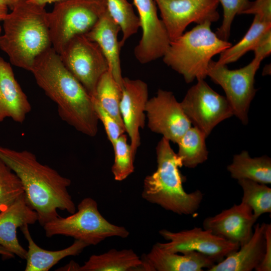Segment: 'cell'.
I'll return each mask as SVG.
<instances>
[{
	"mask_svg": "<svg viewBox=\"0 0 271 271\" xmlns=\"http://www.w3.org/2000/svg\"><path fill=\"white\" fill-rule=\"evenodd\" d=\"M93 100L98 120L102 123L108 139L113 146L117 139L124 133L125 128L93 99Z\"/></svg>",
	"mask_w": 271,
	"mask_h": 271,
	"instance_id": "cell-33",
	"label": "cell"
},
{
	"mask_svg": "<svg viewBox=\"0 0 271 271\" xmlns=\"http://www.w3.org/2000/svg\"><path fill=\"white\" fill-rule=\"evenodd\" d=\"M241 14L253 15L264 21L271 22V0L249 1Z\"/></svg>",
	"mask_w": 271,
	"mask_h": 271,
	"instance_id": "cell-34",
	"label": "cell"
},
{
	"mask_svg": "<svg viewBox=\"0 0 271 271\" xmlns=\"http://www.w3.org/2000/svg\"><path fill=\"white\" fill-rule=\"evenodd\" d=\"M142 29V36L135 47L134 54L142 64L148 63L162 57L170 43L168 33L158 17L154 0H133Z\"/></svg>",
	"mask_w": 271,
	"mask_h": 271,
	"instance_id": "cell-14",
	"label": "cell"
},
{
	"mask_svg": "<svg viewBox=\"0 0 271 271\" xmlns=\"http://www.w3.org/2000/svg\"><path fill=\"white\" fill-rule=\"evenodd\" d=\"M254 57L263 60L271 53V29H268L261 36L252 50Z\"/></svg>",
	"mask_w": 271,
	"mask_h": 271,
	"instance_id": "cell-35",
	"label": "cell"
},
{
	"mask_svg": "<svg viewBox=\"0 0 271 271\" xmlns=\"http://www.w3.org/2000/svg\"><path fill=\"white\" fill-rule=\"evenodd\" d=\"M231 178L247 179L258 183H271V159L267 156L251 158L246 151L234 155L227 167Z\"/></svg>",
	"mask_w": 271,
	"mask_h": 271,
	"instance_id": "cell-24",
	"label": "cell"
},
{
	"mask_svg": "<svg viewBox=\"0 0 271 271\" xmlns=\"http://www.w3.org/2000/svg\"><path fill=\"white\" fill-rule=\"evenodd\" d=\"M79 271H145L143 261L131 249H111L90 256Z\"/></svg>",
	"mask_w": 271,
	"mask_h": 271,
	"instance_id": "cell-23",
	"label": "cell"
},
{
	"mask_svg": "<svg viewBox=\"0 0 271 271\" xmlns=\"http://www.w3.org/2000/svg\"><path fill=\"white\" fill-rule=\"evenodd\" d=\"M159 234L168 242L157 243L166 251L178 253L195 251L217 262L240 247L237 243L216 235L209 230L198 227L179 232L163 229L159 231Z\"/></svg>",
	"mask_w": 271,
	"mask_h": 271,
	"instance_id": "cell-11",
	"label": "cell"
},
{
	"mask_svg": "<svg viewBox=\"0 0 271 271\" xmlns=\"http://www.w3.org/2000/svg\"><path fill=\"white\" fill-rule=\"evenodd\" d=\"M68 70L92 97L108 63L98 45L85 35L72 38L59 54Z\"/></svg>",
	"mask_w": 271,
	"mask_h": 271,
	"instance_id": "cell-9",
	"label": "cell"
},
{
	"mask_svg": "<svg viewBox=\"0 0 271 271\" xmlns=\"http://www.w3.org/2000/svg\"><path fill=\"white\" fill-rule=\"evenodd\" d=\"M145 113L150 129L175 144L191 127L180 102L171 91L159 89L156 96L148 99Z\"/></svg>",
	"mask_w": 271,
	"mask_h": 271,
	"instance_id": "cell-13",
	"label": "cell"
},
{
	"mask_svg": "<svg viewBox=\"0 0 271 271\" xmlns=\"http://www.w3.org/2000/svg\"><path fill=\"white\" fill-rule=\"evenodd\" d=\"M0 159L20 178L26 199L41 225L58 216V209L71 214L76 211L68 191L71 180L39 162L34 154L0 146Z\"/></svg>",
	"mask_w": 271,
	"mask_h": 271,
	"instance_id": "cell-2",
	"label": "cell"
},
{
	"mask_svg": "<svg viewBox=\"0 0 271 271\" xmlns=\"http://www.w3.org/2000/svg\"><path fill=\"white\" fill-rule=\"evenodd\" d=\"M205 133L196 127H190L177 143L179 150L177 153L183 166L195 168L205 162L208 156Z\"/></svg>",
	"mask_w": 271,
	"mask_h": 271,
	"instance_id": "cell-25",
	"label": "cell"
},
{
	"mask_svg": "<svg viewBox=\"0 0 271 271\" xmlns=\"http://www.w3.org/2000/svg\"><path fill=\"white\" fill-rule=\"evenodd\" d=\"M265 248L263 259L259 265L256 268V271L271 270V224L266 223Z\"/></svg>",
	"mask_w": 271,
	"mask_h": 271,
	"instance_id": "cell-36",
	"label": "cell"
},
{
	"mask_svg": "<svg viewBox=\"0 0 271 271\" xmlns=\"http://www.w3.org/2000/svg\"><path fill=\"white\" fill-rule=\"evenodd\" d=\"M31 108L10 63L0 57V122L11 118L15 122L23 123Z\"/></svg>",
	"mask_w": 271,
	"mask_h": 271,
	"instance_id": "cell-19",
	"label": "cell"
},
{
	"mask_svg": "<svg viewBox=\"0 0 271 271\" xmlns=\"http://www.w3.org/2000/svg\"><path fill=\"white\" fill-rule=\"evenodd\" d=\"M156 150L157 169L145 178L142 197L179 215L194 214L202 202L203 193L199 190L191 193L185 191V177L179 169L182 163L168 140L163 137Z\"/></svg>",
	"mask_w": 271,
	"mask_h": 271,
	"instance_id": "cell-4",
	"label": "cell"
},
{
	"mask_svg": "<svg viewBox=\"0 0 271 271\" xmlns=\"http://www.w3.org/2000/svg\"><path fill=\"white\" fill-rule=\"evenodd\" d=\"M262 61L254 57L247 65L235 70L212 60L209 65L207 76L221 86L233 115L245 125L248 122L250 104L257 91L254 88V77Z\"/></svg>",
	"mask_w": 271,
	"mask_h": 271,
	"instance_id": "cell-8",
	"label": "cell"
},
{
	"mask_svg": "<svg viewBox=\"0 0 271 271\" xmlns=\"http://www.w3.org/2000/svg\"><path fill=\"white\" fill-rule=\"evenodd\" d=\"M64 0H29L27 2L35 4L37 5L46 6L47 4L55 3L59 1Z\"/></svg>",
	"mask_w": 271,
	"mask_h": 271,
	"instance_id": "cell-39",
	"label": "cell"
},
{
	"mask_svg": "<svg viewBox=\"0 0 271 271\" xmlns=\"http://www.w3.org/2000/svg\"><path fill=\"white\" fill-rule=\"evenodd\" d=\"M170 41L184 33L192 23L217 22L220 17L218 0H154Z\"/></svg>",
	"mask_w": 271,
	"mask_h": 271,
	"instance_id": "cell-12",
	"label": "cell"
},
{
	"mask_svg": "<svg viewBox=\"0 0 271 271\" xmlns=\"http://www.w3.org/2000/svg\"><path fill=\"white\" fill-rule=\"evenodd\" d=\"M211 24H197L171 41L162 57L164 63L182 75L187 83L204 79L213 57L232 45L211 30Z\"/></svg>",
	"mask_w": 271,
	"mask_h": 271,
	"instance_id": "cell-5",
	"label": "cell"
},
{
	"mask_svg": "<svg viewBox=\"0 0 271 271\" xmlns=\"http://www.w3.org/2000/svg\"><path fill=\"white\" fill-rule=\"evenodd\" d=\"M0 255L5 258H11L15 257V255L7 250L0 245Z\"/></svg>",
	"mask_w": 271,
	"mask_h": 271,
	"instance_id": "cell-40",
	"label": "cell"
},
{
	"mask_svg": "<svg viewBox=\"0 0 271 271\" xmlns=\"http://www.w3.org/2000/svg\"><path fill=\"white\" fill-rule=\"evenodd\" d=\"M36 212L28 203L24 194L12 205L0 212V245L25 259L27 250L19 243L17 229L38 221Z\"/></svg>",
	"mask_w": 271,
	"mask_h": 271,
	"instance_id": "cell-18",
	"label": "cell"
},
{
	"mask_svg": "<svg viewBox=\"0 0 271 271\" xmlns=\"http://www.w3.org/2000/svg\"><path fill=\"white\" fill-rule=\"evenodd\" d=\"M265 223H257L250 239L208 271H251L261 263L265 248Z\"/></svg>",
	"mask_w": 271,
	"mask_h": 271,
	"instance_id": "cell-21",
	"label": "cell"
},
{
	"mask_svg": "<svg viewBox=\"0 0 271 271\" xmlns=\"http://www.w3.org/2000/svg\"><path fill=\"white\" fill-rule=\"evenodd\" d=\"M120 28L107 10L85 35L99 47L108 64L109 70L122 89L123 77L120 60V47L117 36Z\"/></svg>",
	"mask_w": 271,
	"mask_h": 271,
	"instance_id": "cell-20",
	"label": "cell"
},
{
	"mask_svg": "<svg viewBox=\"0 0 271 271\" xmlns=\"http://www.w3.org/2000/svg\"><path fill=\"white\" fill-rule=\"evenodd\" d=\"M30 72L37 85L56 103L62 120L85 135L97 134L99 120L92 97L52 47L36 58Z\"/></svg>",
	"mask_w": 271,
	"mask_h": 271,
	"instance_id": "cell-1",
	"label": "cell"
},
{
	"mask_svg": "<svg viewBox=\"0 0 271 271\" xmlns=\"http://www.w3.org/2000/svg\"><path fill=\"white\" fill-rule=\"evenodd\" d=\"M1 32H2V29H1V28L0 27V37H1Z\"/></svg>",
	"mask_w": 271,
	"mask_h": 271,
	"instance_id": "cell-42",
	"label": "cell"
},
{
	"mask_svg": "<svg viewBox=\"0 0 271 271\" xmlns=\"http://www.w3.org/2000/svg\"><path fill=\"white\" fill-rule=\"evenodd\" d=\"M20 228L28 242L25 271H48L62 259L78 255L88 246L83 241L75 240L71 245L64 249L55 251L46 250L33 240L28 225Z\"/></svg>",
	"mask_w": 271,
	"mask_h": 271,
	"instance_id": "cell-22",
	"label": "cell"
},
{
	"mask_svg": "<svg viewBox=\"0 0 271 271\" xmlns=\"http://www.w3.org/2000/svg\"><path fill=\"white\" fill-rule=\"evenodd\" d=\"M107 9L113 20L119 26L122 37L119 41L122 47L126 41L137 33L140 27V20L132 6L127 0H106Z\"/></svg>",
	"mask_w": 271,
	"mask_h": 271,
	"instance_id": "cell-28",
	"label": "cell"
},
{
	"mask_svg": "<svg viewBox=\"0 0 271 271\" xmlns=\"http://www.w3.org/2000/svg\"><path fill=\"white\" fill-rule=\"evenodd\" d=\"M180 103L191 123L206 137L218 123L233 115L226 97L212 89L204 79H198Z\"/></svg>",
	"mask_w": 271,
	"mask_h": 271,
	"instance_id": "cell-10",
	"label": "cell"
},
{
	"mask_svg": "<svg viewBox=\"0 0 271 271\" xmlns=\"http://www.w3.org/2000/svg\"><path fill=\"white\" fill-rule=\"evenodd\" d=\"M80 266L77 263L71 260L69 263L63 267L57 268L58 271H79Z\"/></svg>",
	"mask_w": 271,
	"mask_h": 271,
	"instance_id": "cell-37",
	"label": "cell"
},
{
	"mask_svg": "<svg viewBox=\"0 0 271 271\" xmlns=\"http://www.w3.org/2000/svg\"><path fill=\"white\" fill-rule=\"evenodd\" d=\"M179 254L165 250L156 243L141 258L145 271H202L215 264L213 258L203 253L191 251Z\"/></svg>",
	"mask_w": 271,
	"mask_h": 271,
	"instance_id": "cell-17",
	"label": "cell"
},
{
	"mask_svg": "<svg viewBox=\"0 0 271 271\" xmlns=\"http://www.w3.org/2000/svg\"><path fill=\"white\" fill-rule=\"evenodd\" d=\"M121 94V87L108 69L99 79L92 98L124 127L119 109Z\"/></svg>",
	"mask_w": 271,
	"mask_h": 271,
	"instance_id": "cell-27",
	"label": "cell"
},
{
	"mask_svg": "<svg viewBox=\"0 0 271 271\" xmlns=\"http://www.w3.org/2000/svg\"><path fill=\"white\" fill-rule=\"evenodd\" d=\"M8 6L5 0H0V22L3 21L8 14Z\"/></svg>",
	"mask_w": 271,
	"mask_h": 271,
	"instance_id": "cell-38",
	"label": "cell"
},
{
	"mask_svg": "<svg viewBox=\"0 0 271 271\" xmlns=\"http://www.w3.org/2000/svg\"><path fill=\"white\" fill-rule=\"evenodd\" d=\"M45 6L25 2L16 5L3 22L0 49L12 65L30 71L36 58L52 47Z\"/></svg>",
	"mask_w": 271,
	"mask_h": 271,
	"instance_id": "cell-3",
	"label": "cell"
},
{
	"mask_svg": "<svg viewBox=\"0 0 271 271\" xmlns=\"http://www.w3.org/2000/svg\"><path fill=\"white\" fill-rule=\"evenodd\" d=\"M78 211L66 217L59 216L43 226L47 237L61 235L71 237L96 245L111 237L127 238L129 231L124 227L111 223L100 213L96 201L90 197L84 198L77 206Z\"/></svg>",
	"mask_w": 271,
	"mask_h": 271,
	"instance_id": "cell-6",
	"label": "cell"
},
{
	"mask_svg": "<svg viewBox=\"0 0 271 271\" xmlns=\"http://www.w3.org/2000/svg\"><path fill=\"white\" fill-rule=\"evenodd\" d=\"M9 8L12 10L16 5L25 2H27L29 0H5Z\"/></svg>",
	"mask_w": 271,
	"mask_h": 271,
	"instance_id": "cell-41",
	"label": "cell"
},
{
	"mask_svg": "<svg viewBox=\"0 0 271 271\" xmlns=\"http://www.w3.org/2000/svg\"><path fill=\"white\" fill-rule=\"evenodd\" d=\"M24 194L20 178L0 159V212L12 205Z\"/></svg>",
	"mask_w": 271,
	"mask_h": 271,
	"instance_id": "cell-30",
	"label": "cell"
},
{
	"mask_svg": "<svg viewBox=\"0 0 271 271\" xmlns=\"http://www.w3.org/2000/svg\"><path fill=\"white\" fill-rule=\"evenodd\" d=\"M271 29V22L263 21L257 16L243 38L220 54L217 64L226 65L235 62L245 54L252 51L261 36Z\"/></svg>",
	"mask_w": 271,
	"mask_h": 271,
	"instance_id": "cell-26",
	"label": "cell"
},
{
	"mask_svg": "<svg viewBox=\"0 0 271 271\" xmlns=\"http://www.w3.org/2000/svg\"><path fill=\"white\" fill-rule=\"evenodd\" d=\"M112 147L114 160L111 172L116 181H121L133 172L135 156L124 133L117 139Z\"/></svg>",
	"mask_w": 271,
	"mask_h": 271,
	"instance_id": "cell-31",
	"label": "cell"
},
{
	"mask_svg": "<svg viewBox=\"0 0 271 271\" xmlns=\"http://www.w3.org/2000/svg\"><path fill=\"white\" fill-rule=\"evenodd\" d=\"M107 10L106 0H64L48 12L52 47L59 54L73 37L87 33Z\"/></svg>",
	"mask_w": 271,
	"mask_h": 271,
	"instance_id": "cell-7",
	"label": "cell"
},
{
	"mask_svg": "<svg viewBox=\"0 0 271 271\" xmlns=\"http://www.w3.org/2000/svg\"><path fill=\"white\" fill-rule=\"evenodd\" d=\"M257 220L251 208L241 202L215 215L206 217L203 227L240 246L251 238Z\"/></svg>",
	"mask_w": 271,
	"mask_h": 271,
	"instance_id": "cell-16",
	"label": "cell"
},
{
	"mask_svg": "<svg viewBox=\"0 0 271 271\" xmlns=\"http://www.w3.org/2000/svg\"><path fill=\"white\" fill-rule=\"evenodd\" d=\"M223 11V20L216 32L217 36L228 41L232 23L236 15L241 14L247 6L249 0H218Z\"/></svg>",
	"mask_w": 271,
	"mask_h": 271,
	"instance_id": "cell-32",
	"label": "cell"
},
{
	"mask_svg": "<svg viewBox=\"0 0 271 271\" xmlns=\"http://www.w3.org/2000/svg\"><path fill=\"white\" fill-rule=\"evenodd\" d=\"M148 99L149 89L146 82L140 79L123 77L119 109L135 156L141 144L140 130L145 125V108Z\"/></svg>",
	"mask_w": 271,
	"mask_h": 271,
	"instance_id": "cell-15",
	"label": "cell"
},
{
	"mask_svg": "<svg viewBox=\"0 0 271 271\" xmlns=\"http://www.w3.org/2000/svg\"><path fill=\"white\" fill-rule=\"evenodd\" d=\"M241 187V202L248 205L258 219L264 213L271 212V188L266 184L247 179L237 180Z\"/></svg>",
	"mask_w": 271,
	"mask_h": 271,
	"instance_id": "cell-29",
	"label": "cell"
}]
</instances>
